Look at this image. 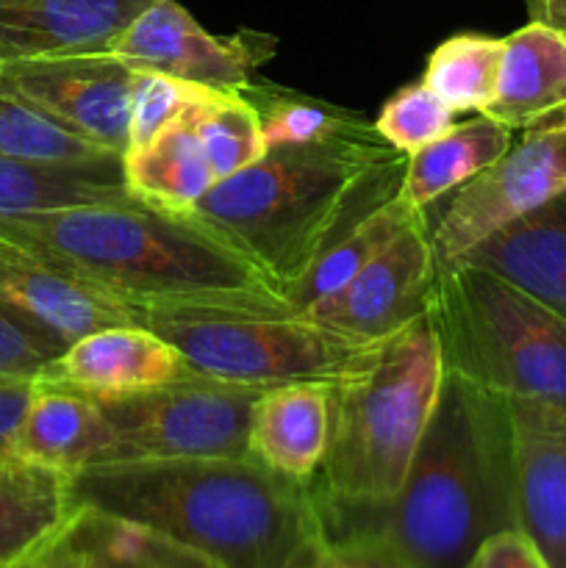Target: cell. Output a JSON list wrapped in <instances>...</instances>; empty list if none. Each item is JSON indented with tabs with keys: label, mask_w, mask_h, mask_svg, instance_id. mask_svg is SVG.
Instances as JSON below:
<instances>
[{
	"label": "cell",
	"mask_w": 566,
	"mask_h": 568,
	"mask_svg": "<svg viewBox=\"0 0 566 568\" xmlns=\"http://www.w3.org/2000/svg\"><path fill=\"white\" fill-rule=\"evenodd\" d=\"M314 503L322 536L372 532L411 568H466L488 536L516 527L508 399L444 375L414 464L388 503Z\"/></svg>",
	"instance_id": "obj_1"
},
{
	"label": "cell",
	"mask_w": 566,
	"mask_h": 568,
	"mask_svg": "<svg viewBox=\"0 0 566 568\" xmlns=\"http://www.w3.org/2000/svg\"><path fill=\"white\" fill-rule=\"evenodd\" d=\"M72 508L159 530L220 568H292L322 541L309 483L253 458L103 464L67 477Z\"/></svg>",
	"instance_id": "obj_2"
},
{
	"label": "cell",
	"mask_w": 566,
	"mask_h": 568,
	"mask_svg": "<svg viewBox=\"0 0 566 568\" xmlns=\"http://www.w3.org/2000/svg\"><path fill=\"white\" fill-rule=\"evenodd\" d=\"M405 161L361 122L325 142L270 148L183 216L247 255L283 297L338 233L400 194Z\"/></svg>",
	"instance_id": "obj_3"
},
{
	"label": "cell",
	"mask_w": 566,
	"mask_h": 568,
	"mask_svg": "<svg viewBox=\"0 0 566 568\" xmlns=\"http://www.w3.org/2000/svg\"><path fill=\"white\" fill-rule=\"evenodd\" d=\"M0 236L122 303L203 292H277L244 253L139 197L0 220Z\"/></svg>",
	"instance_id": "obj_4"
},
{
	"label": "cell",
	"mask_w": 566,
	"mask_h": 568,
	"mask_svg": "<svg viewBox=\"0 0 566 568\" xmlns=\"http://www.w3.org/2000/svg\"><path fill=\"white\" fill-rule=\"evenodd\" d=\"M444 383L431 316L375 342L333 383L331 444L309 483L322 503L377 505L403 488Z\"/></svg>",
	"instance_id": "obj_5"
},
{
	"label": "cell",
	"mask_w": 566,
	"mask_h": 568,
	"mask_svg": "<svg viewBox=\"0 0 566 568\" xmlns=\"http://www.w3.org/2000/svg\"><path fill=\"white\" fill-rule=\"evenodd\" d=\"M133 322L159 333L189 369L270 388L336 383L372 344L322 325L277 292H203L128 300Z\"/></svg>",
	"instance_id": "obj_6"
},
{
	"label": "cell",
	"mask_w": 566,
	"mask_h": 568,
	"mask_svg": "<svg viewBox=\"0 0 566 568\" xmlns=\"http://www.w3.org/2000/svg\"><path fill=\"white\" fill-rule=\"evenodd\" d=\"M444 375L505 399L566 405V320L477 264L438 270L431 294Z\"/></svg>",
	"instance_id": "obj_7"
},
{
	"label": "cell",
	"mask_w": 566,
	"mask_h": 568,
	"mask_svg": "<svg viewBox=\"0 0 566 568\" xmlns=\"http://www.w3.org/2000/svg\"><path fill=\"white\" fill-rule=\"evenodd\" d=\"M261 388L189 372L142 392L94 397L114 430L105 464L250 458V414Z\"/></svg>",
	"instance_id": "obj_8"
},
{
	"label": "cell",
	"mask_w": 566,
	"mask_h": 568,
	"mask_svg": "<svg viewBox=\"0 0 566 568\" xmlns=\"http://www.w3.org/2000/svg\"><path fill=\"white\" fill-rule=\"evenodd\" d=\"M566 192V111L527 128L486 172L461 186L431 227L438 270Z\"/></svg>",
	"instance_id": "obj_9"
},
{
	"label": "cell",
	"mask_w": 566,
	"mask_h": 568,
	"mask_svg": "<svg viewBox=\"0 0 566 568\" xmlns=\"http://www.w3.org/2000/svg\"><path fill=\"white\" fill-rule=\"evenodd\" d=\"M139 72L111 53L39 55L0 64V94L83 142L122 155L131 142Z\"/></svg>",
	"instance_id": "obj_10"
},
{
	"label": "cell",
	"mask_w": 566,
	"mask_h": 568,
	"mask_svg": "<svg viewBox=\"0 0 566 568\" xmlns=\"http://www.w3.org/2000/svg\"><path fill=\"white\" fill-rule=\"evenodd\" d=\"M109 53L137 72L242 94L253 72L275 55V39L259 31L216 37L178 0H155L114 39Z\"/></svg>",
	"instance_id": "obj_11"
},
{
	"label": "cell",
	"mask_w": 566,
	"mask_h": 568,
	"mask_svg": "<svg viewBox=\"0 0 566 568\" xmlns=\"http://www.w3.org/2000/svg\"><path fill=\"white\" fill-rule=\"evenodd\" d=\"M436 275L431 225L422 214L358 275L305 314L358 342H383L427 314Z\"/></svg>",
	"instance_id": "obj_12"
},
{
	"label": "cell",
	"mask_w": 566,
	"mask_h": 568,
	"mask_svg": "<svg viewBox=\"0 0 566 568\" xmlns=\"http://www.w3.org/2000/svg\"><path fill=\"white\" fill-rule=\"evenodd\" d=\"M516 527L549 568H566V405L508 399Z\"/></svg>",
	"instance_id": "obj_13"
},
{
	"label": "cell",
	"mask_w": 566,
	"mask_h": 568,
	"mask_svg": "<svg viewBox=\"0 0 566 568\" xmlns=\"http://www.w3.org/2000/svg\"><path fill=\"white\" fill-rule=\"evenodd\" d=\"M189 372L186 358L159 333L142 325H111L67 344L37 383L75 388L89 397H117L181 381Z\"/></svg>",
	"instance_id": "obj_14"
},
{
	"label": "cell",
	"mask_w": 566,
	"mask_h": 568,
	"mask_svg": "<svg viewBox=\"0 0 566 568\" xmlns=\"http://www.w3.org/2000/svg\"><path fill=\"white\" fill-rule=\"evenodd\" d=\"M155 0H0V64L39 55L109 53Z\"/></svg>",
	"instance_id": "obj_15"
},
{
	"label": "cell",
	"mask_w": 566,
	"mask_h": 568,
	"mask_svg": "<svg viewBox=\"0 0 566 568\" xmlns=\"http://www.w3.org/2000/svg\"><path fill=\"white\" fill-rule=\"evenodd\" d=\"M0 303L22 311L61 333L67 342L98 327L137 325L131 308L114 294L75 281L44 264L39 255L0 236Z\"/></svg>",
	"instance_id": "obj_16"
},
{
	"label": "cell",
	"mask_w": 566,
	"mask_h": 568,
	"mask_svg": "<svg viewBox=\"0 0 566 568\" xmlns=\"http://www.w3.org/2000/svg\"><path fill=\"white\" fill-rule=\"evenodd\" d=\"M111 444L114 430L98 399L75 388L37 383L11 442V455L61 477H72L103 466Z\"/></svg>",
	"instance_id": "obj_17"
},
{
	"label": "cell",
	"mask_w": 566,
	"mask_h": 568,
	"mask_svg": "<svg viewBox=\"0 0 566 568\" xmlns=\"http://www.w3.org/2000/svg\"><path fill=\"white\" fill-rule=\"evenodd\" d=\"M333 383L261 388L250 414V458L292 480L311 483L331 444Z\"/></svg>",
	"instance_id": "obj_18"
},
{
	"label": "cell",
	"mask_w": 566,
	"mask_h": 568,
	"mask_svg": "<svg viewBox=\"0 0 566 568\" xmlns=\"http://www.w3.org/2000/svg\"><path fill=\"white\" fill-rule=\"evenodd\" d=\"M461 261L497 272L566 320V192L505 225Z\"/></svg>",
	"instance_id": "obj_19"
},
{
	"label": "cell",
	"mask_w": 566,
	"mask_h": 568,
	"mask_svg": "<svg viewBox=\"0 0 566 568\" xmlns=\"http://www.w3.org/2000/svg\"><path fill=\"white\" fill-rule=\"evenodd\" d=\"M566 111V33L530 20L505 37L497 94L488 116L511 131H527Z\"/></svg>",
	"instance_id": "obj_20"
},
{
	"label": "cell",
	"mask_w": 566,
	"mask_h": 568,
	"mask_svg": "<svg viewBox=\"0 0 566 568\" xmlns=\"http://www.w3.org/2000/svg\"><path fill=\"white\" fill-rule=\"evenodd\" d=\"M133 197L122 155L92 161H28L0 155V220Z\"/></svg>",
	"instance_id": "obj_21"
},
{
	"label": "cell",
	"mask_w": 566,
	"mask_h": 568,
	"mask_svg": "<svg viewBox=\"0 0 566 568\" xmlns=\"http://www.w3.org/2000/svg\"><path fill=\"white\" fill-rule=\"evenodd\" d=\"M194 109L144 148L122 153V175L133 197L161 211L183 214L214 186L216 178L200 144Z\"/></svg>",
	"instance_id": "obj_22"
},
{
	"label": "cell",
	"mask_w": 566,
	"mask_h": 568,
	"mask_svg": "<svg viewBox=\"0 0 566 568\" xmlns=\"http://www.w3.org/2000/svg\"><path fill=\"white\" fill-rule=\"evenodd\" d=\"M514 144V131L488 114L455 122L444 136L405 161L403 194L414 209L427 211L449 192H458L486 172Z\"/></svg>",
	"instance_id": "obj_23"
},
{
	"label": "cell",
	"mask_w": 566,
	"mask_h": 568,
	"mask_svg": "<svg viewBox=\"0 0 566 568\" xmlns=\"http://www.w3.org/2000/svg\"><path fill=\"white\" fill-rule=\"evenodd\" d=\"M425 211L414 209L403 194H394L392 200H386L383 205L372 209L370 214L361 216L358 222L347 227V231L338 233L314 261H311L309 270L303 272L297 283L289 288L283 297L300 311H309L311 305L320 303V300L336 294L350 277L358 275L372 258L383 253L405 227Z\"/></svg>",
	"instance_id": "obj_24"
},
{
	"label": "cell",
	"mask_w": 566,
	"mask_h": 568,
	"mask_svg": "<svg viewBox=\"0 0 566 568\" xmlns=\"http://www.w3.org/2000/svg\"><path fill=\"white\" fill-rule=\"evenodd\" d=\"M67 477L14 455L0 458V566L20 558L72 516Z\"/></svg>",
	"instance_id": "obj_25"
},
{
	"label": "cell",
	"mask_w": 566,
	"mask_h": 568,
	"mask_svg": "<svg viewBox=\"0 0 566 568\" xmlns=\"http://www.w3.org/2000/svg\"><path fill=\"white\" fill-rule=\"evenodd\" d=\"M70 527L81 547V568H220L164 532L92 508L72 510Z\"/></svg>",
	"instance_id": "obj_26"
},
{
	"label": "cell",
	"mask_w": 566,
	"mask_h": 568,
	"mask_svg": "<svg viewBox=\"0 0 566 568\" xmlns=\"http://www.w3.org/2000/svg\"><path fill=\"white\" fill-rule=\"evenodd\" d=\"M505 39L486 33H455L431 53L422 81L455 111L486 114L497 94Z\"/></svg>",
	"instance_id": "obj_27"
},
{
	"label": "cell",
	"mask_w": 566,
	"mask_h": 568,
	"mask_svg": "<svg viewBox=\"0 0 566 568\" xmlns=\"http://www.w3.org/2000/svg\"><path fill=\"white\" fill-rule=\"evenodd\" d=\"M244 98L259 111L261 133L266 148H292V144H314L325 139L347 133L366 122L364 116L347 109L325 103V100L305 98V94L286 92L277 87H259L250 83Z\"/></svg>",
	"instance_id": "obj_28"
},
{
	"label": "cell",
	"mask_w": 566,
	"mask_h": 568,
	"mask_svg": "<svg viewBox=\"0 0 566 568\" xmlns=\"http://www.w3.org/2000/svg\"><path fill=\"white\" fill-rule=\"evenodd\" d=\"M200 144L216 181L247 170L266 155L259 111L244 94L220 92L194 109Z\"/></svg>",
	"instance_id": "obj_29"
},
{
	"label": "cell",
	"mask_w": 566,
	"mask_h": 568,
	"mask_svg": "<svg viewBox=\"0 0 566 568\" xmlns=\"http://www.w3.org/2000/svg\"><path fill=\"white\" fill-rule=\"evenodd\" d=\"M0 155L28 161H92L117 153L72 136L48 116L0 94Z\"/></svg>",
	"instance_id": "obj_30"
},
{
	"label": "cell",
	"mask_w": 566,
	"mask_h": 568,
	"mask_svg": "<svg viewBox=\"0 0 566 568\" xmlns=\"http://www.w3.org/2000/svg\"><path fill=\"white\" fill-rule=\"evenodd\" d=\"M453 125L455 111L425 81L394 92L375 120L377 133L403 155L427 148Z\"/></svg>",
	"instance_id": "obj_31"
},
{
	"label": "cell",
	"mask_w": 566,
	"mask_h": 568,
	"mask_svg": "<svg viewBox=\"0 0 566 568\" xmlns=\"http://www.w3.org/2000/svg\"><path fill=\"white\" fill-rule=\"evenodd\" d=\"M214 94L220 92L198 87V83L178 81V78L170 75H159V72H139L128 150L144 148L148 142H153L172 122H178L186 111H192L194 105L214 98Z\"/></svg>",
	"instance_id": "obj_32"
},
{
	"label": "cell",
	"mask_w": 566,
	"mask_h": 568,
	"mask_svg": "<svg viewBox=\"0 0 566 568\" xmlns=\"http://www.w3.org/2000/svg\"><path fill=\"white\" fill-rule=\"evenodd\" d=\"M67 344L61 333L0 303V377L37 383Z\"/></svg>",
	"instance_id": "obj_33"
},
{
	"label": "cell",
	"mask_w": 566,
	"mask_h": 568,
	"mask_svg": "<svg viewBox=\"0 0 566 568\" xmlns=\"http://www.w3.org/2000/svg\"><path fill=\"white\" fill-rule=\"evenodd\" d=\"M325 541L336 568H411L383 538L372 532H336L325 536Z\"/></svg>",
	"instance_id": "obj_34"
},
{
	"label": "cell",
	"mask_w": 566,
	"mask_h": 568,
	"mask_svg": "<svg viewBox=\"0 0 566 568\" xmlns=\"http://www.w3.org/2000/svg\"><path fill=\"white\" fill-rule=\"evenodd\" d=\"M466 568H549L547 560L536 549V544L519 530H499L488 536L486 541L477 547Z\"/></svg>",
	"instance_id": "obj_35"
},
{
	"label": "cell",
	"mask_w": 566,
	"mask_h": 568,
	"mask_svg": "<svg viewBox=\"0 0 566 568\" xmlns=\"http://www.w3.org/2000/svg\"><path fill=\"white\" fill-rule=\"evenodd\" d=\"M0 568H81V547H78L75 536H72L70 519L64 521L61 530L44 538L33 549H28L20 558L9 560Z\"/></svg>",
	"instance_id": "obj_36"
},
{
	"label": "cell",
	"mask_w": 566,
	"mask_h": 568,
	"mask_svg": "<svg viewBox=\"0 0 566 568\" xmlns=\"http://www.w3.org/2000/svg\"><path fill=\"white\" fill-rule=\"evenodd\" d=\"M33 386H37L33 381L0 377V458L11 455V442H14L22 414H26L28 403H31Z\"/></svg>",
	"instance_id": "obj_37"
},
{
	"label": "cell",
	"mask_w": 566,
	"mask_h": 568,
	"mask_svg": "<svg viewBox=\"0 0 566 568\" xmlns=\"http://www.w3.org/2000/svg\"><path fill=\"white\" fill-rule=\"evenodd\" d=\"M530 20H542L547 26L558 28L560 33H566V0H538Z\"/></svg>",
	"instance_id": "obj_38"
},
{
	"label": "cell",
	"mask_w": 566,
	"mask_h": 568,
	"mask_svg": "<svg viewBox=\"0 0 566 568\" xmlns=\"http://www.w3.org/2000/svg\"><path fill=\"white\" fill-rule=\"evenodd\" d=\"M292 568H336V566H333L331 549H327L325 538H322V541L316 544V547H311L309 552H305L303 558H300Z\"/></svg>",
	"instance_id": "obj_39"
},
{
	"label": "cell",
	"mask_w": 566,
	"mask_h": 568,
	"mask_svg": "<svg viewBox=\"0 0 566 568\" xmlns=\"http://www.w3.org/2000/svg\"><path fill=\"white\" fill-rule=\"evenodd\" d=\"M525 3H527V11H530V14H533V9H536L538 0H525Z\"/></svg>",
	"instance_id": "obj_40"
}]
</instances>
